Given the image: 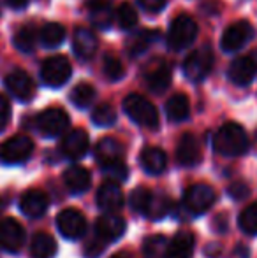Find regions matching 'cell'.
<instances>
[{
    "instance_id": "cell-1",
    "label": "cell",
    "mask_w": 257,
    "mask_h": 258,
    "mask_svg": "<svg viewBox=\"0 0 257 258\" xmlns=\"http://www.w3.org/2000/svg\"><path fill=\"white\" fill-rule=\"evenodd\" d=\"M213 150L224 156H241L248 150V136L241 125L224 123L213 136Z\"/></svg>"
},
{
    "instance_id": "cell-2",
    "label": "cell",
    "mask_w": 257,
    "mask_h": 258,
    "mask_svg": "<svg viewBox=\"0 0 257 258\" xmlns=\"http://www.w3.org/2000/svg\"><path fill=\"white\" fill-rule=\"evenodd\" d=\"M124 111H125V114L139 126H144V128H150V130L159 126L157 107H155L150 100L144 99V97L136 95V93L127 95L124 100Z\"/></svg>"
},
{
    "instance_id": "cell-3",
    "label": "cell",
    "mask_w": 257,
    "mask_h": 258,
    "mask_svg": "<svg viewBox=\"0 0 257 258\" xmlns=\"http://www.w3.org/2000/svg\"><path fill=\"white\" fill-rule=\"evenodd\" d=\"M197 37V23L190 16H176L171 21V27L168 32V44L171 49L180 51V49L189 48Z\"/></svg>"
},
{
    "instance_id": "cell-4",
    "label": "cell",
    "mask_w": 257,
    "mask_h": 258,
    "mask_svg": "<svg viewBox=\"0 0 257 258\" xmlns=\"http://www.w3.org/2000/svg\"><path fill=\"white\" fill-rule=\"evenodd\" d=\"M213 51L210 46H202L192 51L183 61V72H185V78L190 79L192 83H199L202 79L208 78V74L213 69Z\"/></svg>"
},
{
    "instance_id": "cell-5",
    "label": "cell",
    "mask_w": 257,
    "mask_h": 258,
    "mask_svg": "<svg viewBox=\"0 0 257 258\" xmlns=\"http://www.w3.org/2000/svg\"><path fill=\"white\" fill-rule=\"evenodd\" d=\"M71 61L64 54H55L44 60L41 65V79L49 88H60L71 79Z\"/></svg>"
},
{
    "instance_id": "cell-6",
    "label": "cell",
    "mask_w": 257,
    "mask_h": 258,
    "mask_svg": "<svg viewBox=\"0 0 257 258\" xmlns=\"http://www.w3.org/2000/svg\"><path fill=\"white\" fill-rule=\"evenodd\" d=\"M34 151V143L27 136H14L0 144V163L4 165H16L30 158Z\"/></svg>"
},
{
    "instance_id": "cell-7",
    "label": "cell",
    "mask_w": 257,
    "mask_h": 258,
    "mask_svg": "<svg viewBox=\"0 0 257 258\" xmlns=\"http://www.w3.org/2000/svg\"><path fill=\"white\" fill-rule=\"evenodd\" d=\"M255 35V30L248 21L240 20L236 23L229 25V27L224 30L222 39H220V46H222L224 51L233 53L238 49L243 48L247 42H250Z\"/></svg>"
},
{
    "instance_id": "cell-8",
    "label": "cell",
    "mask_w": 257,
    "mask_h": 258,
    "mask_svg": "<svg viewBox=\"0 0 257 258\" xmlns=\"http://www.w3.org/2000/svg\"><path fill=\"white\" fill-rule=\"evenodd\" d=\"M69 114L62 107H48L37 116V128L42 136L57 137L69 128Z\"/></svg>"
},
{
    "instance_id": "cell-9",
    "label": "cell",
    "mask_w": 257,
    "mask_h": 258,
    "mask_svg": "<svg viewBox=\"0 0 257 258\" xmlns=\"http://www.w3.org/2000/svg\"><path fill=\"white\" fill-rule=\"evenodd\" d=\"M217 195L210 184L197 183L187 188L185 197H183V204L192 214H204L210 207L213 206Z\"/></svg>"
},
{
    "instance_id": "cell-10",
    "label": "cell",
    "mask_w": 257,
    "mask_h": 258,
    "mask_svg": "<svg viewBox=\"0 0 257 258\" xmlns=\"http://www.w3.org/2000/svg\"><path fill=\"white\" fill-rule=\"evenodd\" d=\"M6 88L16 97L20 102H28L35 95V83L25 71H13L6 76Z\"/></svg>"
},
{
    "instance_id": "cell-11",
    "label": "cell",
    "mask_w": 257,
    "mask_h": 258,
    "mask_svg": "<svg viewBox=\"0 0 257 258\" xmlns=\"http://www.w3.org/2000/svg\"><path fill=\"white\" fill-rule=\"evenodd\" d=\"M57 227L65 239H79L85 235L86 220L78 209H64L57 216Z\"/></svg>"
},
{
    "instance_id": "cell-12",
    "label": "cell",
    "mask_w": 257,
    "mask_h": 258,
    "mask_svg": "<svg viewBox=\"0 0 257 258\" xmlns=\"http://www.w3.org/2000/svg\"><path fill=\"white\" fill-rule=\"evenodd\" d=\"M144 79H146V85L151 92H166L171 85V67L161 58H155L153 61L148 63L146 71H144Z\"/></svg>"
},
{
    "instance_id": "cell-13",
    "label": "cell",
    "mask_w": 257,
    "mask_h": 258,
    "mask_svg": "<svg viewBox=\"0 0 257 258\" xmlns=\"http://www.w3.org/2000/svg\"><path fill=\"white\" fill-rule=\"evenodd\" d=\"M25 241V230L21 223L14 218H2L0 220V246L7 251H20Z\"/></svg>"
},
{
    "instance_id": "cell-14",
    "label": "cell",
    "mask_w": 257,
    "mask_h": 258,
    "mask_svg": "<svg viewBox=\"0 0 257 258\" xmlns=\"http://www.w3.org/2000/svg\"><path fill=\"white\" fill-rule=\"evenodd\" d=\"M90 146V139H88V134L85 132L83 128H74L64 137L62 141V153L65 158L69 160H79L86 155Z\"/></svg>"
},
{
    "instance_id": "cell-15",
    "label": "cell",
    "mask_w": 257,
    "mask_h": 258,
    "mask_svg": "<svg viewBox=\"0 0 257 258\" xmlns=\"http://www.w3.org/2000/svg\"><path fill=\"white\" fill-rule=\"evenodd\" d=\"M257 74V63L250 54L238 56L229 65V79L238 86H247L254 81Z\"/></svg>"
},
{
    "instance_id": "cell-16",
    "label": "cell",
    "mask_w": 257,
    "mask_h": 258,
    "mask_svg": "<svg viewBox=\"0 0 257 258\" xmlns=\"http://www.w3.org/2000/svg\"><path fill=\"white\" fill-rule=\"evenodd\" d=\"M125 232V220L122 216H117L113 213H108L100 216L95 223V235L102 241H117Z\"/></svg>"
},
{
    "instance_id": "cell-17",
    "label": "cell",
    "mask_w": 257,
    "mask_h": 258,
    "mask_svg": "<svg viewBox=\"0 0 257 258\" xmlns=\"http://www.w3.org/2000/svg\"><path fill=\"white\" fill-rule=\"evenodd\" d=\"M97 206L106 213H115V211L124 207V194L120 186L113 181H108L97 191Z\"/></svg>"
},
{
    "instance_id": "cell-18",
    "label": "cell",
    "mask_w": 257,
    "mask_h": 258,
    "mask_svg": "<svg viewBox=\"0 0 257 258\" xmlns=\"http://www.w3.org/2000/svg\"><path fill=\"white\" fill-rule=\"evenodd\" d=\"M201 144L195 139V136L192 134H183L182 139L178 143L176 148V158L182 165L185 167H194L201 162Z\"/></svg>"
},
{
    "instance_id": "cell-19",
    "label": "cell",
    "mask_w": 257,
    "mask_h": 258,
    "mask_svg": "<svg viewBox=\"0 0 257 258\" xmlns=\"http://www.w3.org/2000/svg\"><path fill=\"white\" fill-rule=\"evenodd\" d=\"M49 206V199L44 191L39 190H30L27 194L21 195L20 201V209L23 214H27L28 218H39L46 213Z\"/></svg>"
},
{
    "instance_id": "cell-20",
    "label": "cell",
    "mask_w": 257,
    "mask_h": 258,
    "mask_svg": "<svg viewBox=\"0 0 257 258\" xmlns=\"http://www.w3.org/2000/svg\"><path fill=\"white\" fill-rule=\"evenodd\" d=\"M72 49L81 60H90L97 51V37L88 28H76L72 35Z\"/></svg>"
},
{
    "instance_id": "cell-21",
    "label": "cell",
    "mask_w": 257,
    "mask_h": 258,
    "mask_svg": "<svg viewBox=\"0 0 257 258\" xmlns=\"http://www.w3.org/2000/svg\"><path fill=\"white\" fill-rule=\"evenodd\" d=\"M64 183L67 186L69 191L72 194H83L90 188V183H92V176H90L88 169L85 167H69L64 172Z\"/></svg>"
},
{
    "instance_id": "cell-22",
    "label": "cell",
    "mask_w": 257,
    "mask_h": 258,
    "mask_svg": "<svg viewBox=\"0 0 257 258\" xmlns=\"http://www.w3.org/2000/svg\"><path fill=\"white\" fill-rule=\"evenodd\" d=\"M95 160L102 165L108 163L118 162V160H124V146L118 143L117 139H110V137H104L97 143L95 148Z\"/></svg>"
},
{
    "instance_id": "cell-23",
    "label": "cell",
    "mask_w": 257,
    "mask_h": 258,
    "mask_svg": "<svg viewBox=\"0 0 257 258\" xmlns=\"http://www.w3.org/2000/svg\"><path fill=\"white\" fill-rule=\"evenodd\" d=\"M139 160L148 174H162L168 167V156L161 148H144Z\"/></svg>"
},
{
    "instance_id": "cell-24",
    "label": "cell",
    "mask_w": 257,
    "mask_h": 258,
    "mask_svg": "<svg viewBox=\"0 0 257 258\" xmlns=\"http://www.w3.org/2000/svg\"><path fill=\"white\" fill-rule=\"evenodd\" d=\"M195 239L190 232H178L169 241V258H190L194 253Z\"/></svg>"
},
{
    "instance_id": "cell-25",
    "label": "cell",
    "mask_w": 257,
    "mask_h": 258,
    "mask_svg": "<svg viewBox=\"0 0 257 258\" xmlns=\"http://www.w3.org/2000/svg\"><path fill=\"white\" fill-rule=\"evenodd\" d=\"M86 9L90 13L93 25L99 28H108L111 25V0H88L86 2Z\"/></svg>"
},
{
    "instance_id": "cell-26",
    "label": "cell",
    "mask_w": 257,
    "mask_h": 258,
    "mask_svg": "<svg viewBox=\"0 0 257 258\" xmlns=\"http://www.w3.org/2000/svg\"><path fill=\"white\" fill-rule=\"evenodd\" d=\"M30 253L34 258H53L57 253V242L46 232H39L34 235L30 244Z\"/></svg>"
},
{
    "instance_id": "cell-27",
    "label": "cell",
    "mask_w": 257,
    "mask_h": 258,
    "mask_svg": "<svg viewBox=\"0 0 257 258\" xmlns=\"http://www.w3.org/2000/svg\"><path fill=\"white\" fill-rule=\"evenodd\" d=\"M190 112V102L189 97L183 93H175L166 104V114L171 121H183L189 118Z\"/></svg>"
},
{
    "instance_id": "cell-28",
    "label": "cell",
    "mask_w": 257,
    "mask_h": 258,
    "mask_svg": "<svg viewBox=\"0 0 257 258\" xmlns=\"http://www.w3.org/2000/svg\"><path fill=\"white\" fill-rule=\"evenodd\" d=\"M157 39V32L150 30V28H144V30L136 32L134 35H130L127 41V51L130 56H137V54L144 53L150 44H153V41Z\"/></svg>"
},
{
    "instance_id": "cell-29",
    "label": "cell",
    "mask_w": 257,
    "mask_h": 258,
    "mask_svg": "<svg viewBox=\"0 0 257 258\" xmlns=\"http://www.w3.org/2000/svg\"><path fill=\"white\" fill-rule=\"evenodd\" d=\"M144 258H169V241L164 235H151L143 242Z\"/></svg>"
},
{
    "instance_id": "cell-30",
    "label": "cell",
    "mask_w": 257,
    "mask_h": 258,
    "mask_svg": "<svg viewBox=\"0 0 257 258\" xmlns=\"http://www.w3.org/2000/svg\"><path fill=\"white\" fill-rule=\"evenodd\" d=\"M171 199L164 194H151L150 202H148L146 213L144 216L151 218V220H162L164 216H168V213L171 211Z\"/></svg>"
},
{
    "instance_id": "cell-31",
    "label": "cell",
    "mask_w": 257,
    "mask_h": 258,
    "mask_svg": "<svg viewBox=\"0 0 257 258\" xmlns=\"http://www.w3.org/2000/svg\"><path fill=\"white\" fill-rule=\"evenodd\" d=\"M65 39V28L60 23H46L41 30V42L44 48H59Z\"/></svg>"
},
{
    "instance_id": "cell-32",
    "label": "cell",
    "mask_w": 257,
    "mask_h": 258,
    "mask_svg": "<svg viewBox=\"0 0 257 258\" xmlns=\"http://www.w3.org/2000/svg\"><path fill=\"white\" fill-rule=\"evenodd\" d=\"M93 99H95V90L88 83H79L71 92V102L79 109L88 107L93 102Z\"/></svg>"
},
{
    "instance_id": "cell-33",
    "label": "cell",
    "mask_w": 257,
    "mask_h": 258,
    "mask_svg": "<svg viewBox=\"0 0 257 258\" xmlns=\"http://www.w3.org/2000/svg\"><path fill=\"white\" fill-rule=\"evenodd\" d=\"M240 228L248 235H257V204H250L245 207L238 218Z\"/></svg>"
},
{
    "instance_id": "cell-34",
    "label": "cell",
    "mask_w": 257,
    "mask_h": 258,
    "mask_svg": "<svg viewBox=\"0 0 257 258\" xmlns=\"http://www.w3.org/2000/svg\"><path fill=\"white\" fill-rule=\"evenodd\" d=\"M92 121L97 126H111L117 121V112H115L113 105L110 104H100L93 109L92 112Z\"/></svg>"
},
{
    "instance_id": "cell-35",
    "label": "cell",
    "mask_w": 257,
    "mask_h": 258,
    "mask_svg": "<svg viewBox=\"0 0 257 258\" xmlns=\"http://www.w3.org/2000/svg\"><path fill=\"white\" fill-rule=\"evenodd\" d=\"M14 46L20 49L21 53H32L35 48V35L34 30L28 27H23L16 32L14 35Z\"/></svg>"
},
{
    "instance_id": "cell-36",
    "label": "cell",
    "mask_w": 257,
    "mask_h": 258,
    "mask_svg": "<svg viewBox=\"0 0 257 258\" xmlns=\"http://www.w3.org/2000/svg\"><path fill=\"white\" fill-rule=\"evenodd\" d=\"M117 21H118V25H120V28H124V30H130V28H134L137 23L136 9H134V7L127 2L122 4L117 11Z\"/></svg>"
},
{
    "instance_id": "cell-37",
    "label": "cell",
    "mask_w": 257,
    "mask_h": 258,
    "mask_svg": "<svg viewBox=\"0 0 257 258\" xmlns=\"http://www.w3.org/2000/svg\"><path fill=\"white\" fill-rule=\"evenodd\" d=\"M150 197H151V191H148L146 188H136V190L130 194V199H129L130 207H132L134 213H139V214L146 213Z\"/></svg>"
},
{
    "instance_id": "cell-38",
    "label": "cell",
    "mask_w": 257,
    "mask_h": 258,
    "mask_svg": "<svg viewBox=\"0 0 257 258\" xmlns=\"http://www.w3.org/2000/svg\"><path fill=\"white\" fill-rule=\"evenodd\" d=\"M104 74L110 81H120L124 78V65L113 54H106L104 56Z\"/></svg>"
},
{
    "instance_id": "cell-39",
    "label": "cell",
    "mask_w": 257,
    "mask_h": 258,
    "mask_svg": "<svg viewBox=\"0 0 257 258\" xmlns=\"http://www.w3.org/2000/svg\"><path fill=\"white\" fill-rule=\"evenodd\" d=\"M102 172L106 174L108 177H111V181H125L129 176V169L124 163V160H118V162L108 163V165H102Z\"/></svg>"
},
{
    "instance_id": "cell-40",
    "label": "cell",
    "mask_w": 257,
    "mask_h": 258,
    "mask_svg": "<svg viewBox=\"0 0 257 258\" xmlns=\"http://www.w3.org/2000/svg\"><path fill=\"white\" fill-rule=\"evenodd\" d=\"M227 194H229V197H233L234 201H243V199H247L248 194H250V188H248V184L243 183V181H234V183L227 188Z\"/></svg>"
},
{
    "instance_id": "cell-41",
    "label": "cell",
    "mask_w": 257,
    "mask_h": 258,
    "mask_svg": "<svg viewBox=\"0 0 257 258\" xmlns=\"http://www.w3.org/2000/svg\"><path fill=\"white\" fill-rule=\"evenodd\" d=\"M9 118H11L9 100H7L4 95H0V132H2V130L7 126V123H9Z\"/></svg>"
},
{
    "instance_id": "cell-42",
    "label": "cell",
    "mask_w": 257,
    "mask_h": 258,
    "mask_svg": "<svg viewBox=\"0 0 257 258\" xmlns=\"http://www.w3.org/2000/svg\"><path fill=\"white\" fill-rule=\"evenodd\" d=\"M100 251H102V239L99 237V241H97V235L93 241H90L88 244H86L85 248V256L86 258H97L100 255Z\"/></svg>"
},
{
    "instance_id": "cell-43",
    "label": "cell",
    "mask_w": 257,
    "mask_h": 258,
    "mask_svg": "<svg viewBox=\"0 0 257 258\" xmlns=\"http://www.w3.org/2000/svg\"><path fill=\"white\" fill-rule=\"evenodd\" d=\"M168 0H139V4L148 11V13H159L166 7Z\"/></svg>"
},
{
    "instance_id": "cell-44",
    "label": "cell",
    "mask_w": 257,
    "mask_h": 258,
    "mask_svg": "<svg viewBox=\"0 0 257 258\" xmlns=\"http://www.w3.org/2000/svg\"><path fill=\"white\" fill-rule=\"evenodd\" d=\"M13 9H25L28 6V0H6Z\"/></svg>"
},
{
    "instance_id": "cell-45",
    "label": "cell",
    "mask_w": 257,
    "mask_h": 258,
    "mask_svg": "<svg viewBox=\"0 0 257 258\" xmlns=\"http://www.w3.org/2000/svg\"><path fill=\"white\" fill-rule=\"evenodd\" d=\"M250 56H252V58H254V61H255V63H257V48L254 49V51H252V53H250Z\"/></svg>"
},
{
    "instance_id": "cell-46",
    "label": "cell",
    "mask_w": 257,
    "mask_h": 258,
    "mask_svg": "<svg viewBox=\"0 0 257 258\" xmlns=\"http://www.w3.org/2000/svg\"><path fill=\"white\" fill-rule=\"evenodd\" d=\"M111 258H125V256H124V255H113Z\"/></svg>"
},
{
    "instance_id": "cell-47",
    "label": "cell",
    "mask_w": 257,
    "mask_h": 258,
    "mask_svg": "<svg viewBox=\"0 0 257 258\" xmlns=\"http://www.w3.org/2000/svg\"><path fill=\"white\" fill-rule=\"evenodd\" d=\"M255 137H257V134H255Z\"/></svg>"
}]
</instances>
